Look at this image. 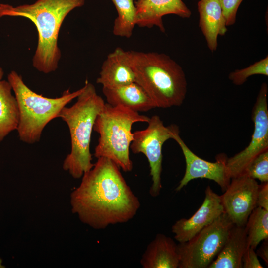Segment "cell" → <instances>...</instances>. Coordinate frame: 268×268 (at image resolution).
Wrapping results in <instances>:
<instances>
[{"mask_svg":"<svg viewBox=\"0 0 268 268\" xmlns=\"http://www.w3.org/2000/svg\"><path fill=\"white\" fill-rule=\"evenodd\" d=\"M120 169L110 159L101 157L84 173L70 196L72 212L83 223L100 230L126 223L135 216L140 201Z\"/></svg>","mask_w":268,"mask_h":268,"instance_id":"cell-1","label":"cell"},{"mask_svg":"<svg viewBox=\"0 0 268 268\" xmlns=\"http://www.w3.org/2000/svg\"><path fill=\"white\" fill-rule=\"evenodd\" d=\"M85 0H37L31 4L13 6L0 4V17H22L30 20L38 32V44L33 58L34 67L44 73L55 71L61 57L58 47L60 28L66 16L82 6Z\"/></svg>","mask_w":268,"mask_h":268,"instance_id":"cell-2","label":"cell"},{"mask_svg":"<svg viewBox=\"0 0 268 268\" xmlns=\"http://www.w3.org/2000/svg\"><path fill=\"white\" fill-rule=\"evenodd\" d=\"M135 82L148 94L156 107L181 105L186 96L187 82L182 67L164 53L127 51Z\"/></svg>","mask_w":268,"mask_h":268,"instance_id":"cell-3","label":"cell"},{"mask_svg":"<svg viewBox=\"0 0 268 268\" xmlns=\"http://www.w3.org/2000/svg\"><path fill=\"white\" fill-rule=\"evenodd\" d=\"M83 87L76 102L64 107L58 116L67 124L71 138V151L65 158L63 168L74 179L81 178L94 165L90 150L91 134L95 119L105 104L87 80Z\"/></svg>","mask_w":268,"mask_h":268,"instance_id":"cell-4","label":"cell"},{"mask_svg":"<svg viewBox=\"0 0 268 268\" xmlns=\"http://www.w3.org/2000/svg\"><path fill=\"white\" fill-rule=\"evenodd\" d=\"M18 105L19 119L17 131L20 140L28 144L38 142L46 125L58 118L62 109L82 92L83 87L65 91L57 98H48L33 91L15 71L8 75Z\"/></svg>","mask_w":268,"mask_h":268,"instance_id":"cell-5","label":"cell"},{"mask_svg":"<svg viewBox=\"0 0 268 268\" xmlns=\"http://www.w3.org/2000/svg\"><path fill=\"white\" fill-rule=\"evenodd\" d=\"M149 117L121 106L105 103L97 116L93 130L99 134L94 156L108 158L124 172L133 169L130 146L133 140L132 127L137 122H146Z\"/></svg>","mask_w":268,"mask_h":268,"instance_id":"cell-6","label":"cell"},{"mask_svg":"<svg viewBox=\"0 0 268 268\" xmlns=\"http://www.w3.org/2000/svg\"><path fill=\"white\" fill-rule=\"evenodd\" d=\"M233 225L223 212L191 239L179 243L178 268H207L220 252Z\"/></svg>","mask_w":268,"mask_h":268,"instance_id":"cell-7","label":"cell"},{"mask_svg":"<svg viewBox=\"0 0 268 268\" xmlns=\"http://www.w3.org/2000/svg\"><path fill=\"white\" fill-rule=\"evenodd\" d=\"M147 123L146 129L133 133L130 149L134 154L141 153L146 157L152 181L149 194L156 197L160 195L162 188V147L167 140L172 139L174 132L179 128L175 125L165 126L156 115L150 117Z\"/></svg>","mask_w":268,"mask_h":268,"instance_id":"cell-8","label":"cell"},{"mask_svg":"<svg viewBox=\"0 0 268 268\" xmlns=\"http://www.w3.org/2000/svg\"><path fill=\"white\" fill-rule=\"evenodd\" d=\"M267 93V84L263 83L252 109L254 131L249 144L241 151L227 158L226 168L230 179L241 175L256 156L268 150Z\"/></svg>","mask_w":268,"mask_h":268,"instance_id":"cell-9","label":"cell"},{"mask_svg":"<svg viewBox=\"0 0 268 268\" xmlns=\"http://www.w3.org/2000/svg\"><path fill=\"white\" fill-rule=\"evenodd\" d=\"M259 185L256 180L244 175L231 179L220 197L224 212L234 224L245 226L250 214L257 206Z\"/></svg>","mask_w":268,"mask_h":268,"instance_id":"cell-10","label":"cell"},{"mask_svg":"<svg viewBox=\"0 0 268 268\" xmlns=\"http://www.w3.org/2000/svg\"><path fill=\"white\" fill-rule=\"evenodd\" d=\"M172 139L180 147L186 162L185 174L175 189L176 191H180L192 180L198 178L213 180L220 186L222 191L224 192L226 190L231 181L226 168V155H217L214 162L200 158L188 147L181 138L179 129L174 132Z\"/></svg>","mask_w":268,"mask_h":268,"instance_id":"cell-11","label":"cell"},{"mask_svg":"<svg viewBox=\"0 0 268 268\" xmlns=\"http://www.w3.org/2000/svg\"><path fill=\"white\" fill-rule=\"evenodd\" d=\"M223 212L220 195L208 186L203 202L197 211L191 217L181 218L172 225L175 239L179 243L190 240Z\"/></svg>","mask_w":268,"mask_h":268,"instance_id":"cell-12","label":"cell"},{"mask_svg":"<svg viewBox=\"0 0 268 268\" xmlns=\"http://www.w3.org/2000/svg\"><path fill=\"white\" fill-rule=\"evenodd\" d=\"M136 8V25L150 28L157 27L165 32L163 17L176 15L182 18H189L192 14L190 9L182 0H137L134 3Z\"/></svg>","mask_w":268,"mask_h":268,"instance_id":"cell-13","label":"cell"},{"mask_svg":"<svg viewBox=\"0 0 268 268\" xmlns=\"http://www.w3.org/2000/svg\"><path fill=\"white\" fill-rule=\"evenodd\" d=\"M135 82L127 51L117 47L103 62L96 83L104 88H114Z\"/></svg>","mask_w":268,"mask_h":268,"instance_id":"cell-14","label":"cell"},{"mask_svg":"<svg viewBox=\"0 0 268 268\" xmlns=\"http://www.w3.org/2000/svg\"><path fill=\"white\" fill-rule=\"evenodd\" d=\"M199 26L209 49H217L218 36H223L227 31L226 20L219 0H200L198 3Z\"/></svg>","mask_w":268,"mask_h":268,"instance_id":"cell-15","label":"cell"},{"mask_svg":"<svg viewBox=\"0 0 268 268\" xmlns=\"http://www.w3.org/2000/svg\"><path fill=\"white\" fill-rule=\"evenodd\" d=\"M107 103L121 106L137 112H147L156 106L145 91L136 82L114 88L102 87Z\"/></svg>","mask_w":268,"mask_h":268,"instance_id":"cell-16","label":"cell"},{"mask_svg":"<svg viewBox=\"0 0 268 268\" xmlns=\"http://www.w3.org/2000/svg\"><path fill=\"white\" fill-rule=\"evenodd\" d=\"M140 263L143 268H178L177 244L171 237L157 234L148 245Z\"/></svg>","mask_w":268,"mask_h":268,"instance_id":"cell-17","label":"cell"},{"mask_svg":"<svg viewBox=\"0 0 268 268\" xmlns=\"http://www.w3.org/2000/svg\"><path fill=\"white\" fill-rule=\"evenodd\" d=\"M247 247L245 226L234 224L220 252L207 268H242V257Z\"/></svg>","mask_w":268,"mask_h":268,"instance_id":"cell-18","label":"cell"},{"mask_svg":"<svg viewBox=\"0 0 268 268\" xmlns=\"http://www.w3.org/2000/svg\"><path fill=\"white\" fill-rule=\"evenodd\" d=\"M12 90L8 81H0V142L16 130L19 123L18 105Z\"/></svg>","mask_w":268,"mask_h":268,"instance_id":"cell-19","label":"cell"},{"mask_svg":"<svg viewBox=\"0 0 268 268\" xmlns=\"http://www.w3.org/2000/svg\"><path fill=\"white\" fill-rule=\"evenodd\" d=\"M114 5L117 16L114 21L113 34L129 38L136 25V8L134 0H111Z\"/></svg>","mask_w":268,"mask_h":268,"instance_id":"cell-20","label":"cell"},{"mask_svg":"<svg viewBox=\"0 0 268 268\" xmlns=\"http://www.w3.org/2000/svg\"><path fill=\"white\" fill-rule=\"evenodd\" d=\"M245 230L248 247L255 249L260 242L268 239V211L256 206L248 218Z\"/></svg>","mask_w":268,"mask_h":268,"instance_id":"cell-21","label":"cell"},{"mask_svg":"<svg viewBox=\"0 0 268 268\" xmlns=\"http://www.w3.org/2000/svg\"><path fill=\"white\" fill-rule=\"evenodd\" d=\"M254 75L268 76V55L247 67L231 72L228 78L234 84L239 86L243 84L249 77Z\"/></svg>","mask_w":268,"mask_h":268,"instance_id":"cell-22","label":"cell"},{"mask_svg":"<svg viewBox=\"0 0 268 268\" xmlns=\"http://www.w3.org/2000/svg\"><path fill=\"white\" fill-rule=\"evenodd\" d=\"M241 175L254 179H258L261 183L268 182V150L256 156L247 166Z\"/></svg>","mask_w":268,"mask_h":268,"instance_id":"cell-23","label":"cell"},{"mask_svg":"<svg viewBox=\"0 0 268 268\" xmlns=\"http://www.w3.org/2000/svg\"><path fill=\"white\" fill-rule=\"evenodd\" d=\"M243 0H219L226 26L235 24L237 12Z\"/></svg>","mask_w":268,"mask_h":268,"instance_id":"cell-24","label":"cell"},{"mask_svg":"<svg viewBox=\"0 0 268 268\" xmlns=\"http://www.w3.org/2000/svg\"><path fill=\"white\" fill-rule=\"evenodd\" d=\"M242 268H263L260 263L255 249L248 247L242 259Z\"/></svg>","mask_w":268,"mask_h":268,"instance_id":"cell-25","label":"cell"},{"mask_svg":"<svg viewBox=\"0 0 268 268\" xmlns=\"http://www.w3.org/2000/svg\"><path fill=\"white\" fill-rule=\"evenodd\" d=\"M256 203L257 206L268 211V182L260 184Z\"/></svg>","mask_w":268,"mask_h":268,"instance_id":"cell-26","label":"cell"},{"mask_svg":"<svg viewBox=\"0 0 268 268\" xmlns=\"http://www.w3.org/2000/svg\"><path fill=\"white\" fill-rule=\"evenodd\" d=\"M263 242L256 251V254L263 260L266 265L268 266V239L263 241Z\"/></svg>","mask_w":268,"mask_h":268,"instance_id":"cell-27","label":"cell"},{"mask_svg":"<svg viewBox=\"0 0 268 268\" xmlns=\"http://www.w3.org/2000/svg\"><path fill=\"white\" fill-rule=\"evenodd\" d=\"M3 74H4V72H3V69L2 68L0 67V81L2 80Z\"/></svg>","mask_w":268,"mask_h":268,"instance_id":"cell-28","label":"cell"},{"mask_svg":"<svg viewBox=\"0 0 268 268\" xmlns=\"http://www.w3.org/2000/svg\"><path fill=\"white\" fill-rule=\"evenodd\" d=\"M4 268V266L2 264V260L0 258V268Z\"/></svg>","mask_w":268,"mask_h":268,"instance_id":"cell-29","label":"cell"}]
</instances>
